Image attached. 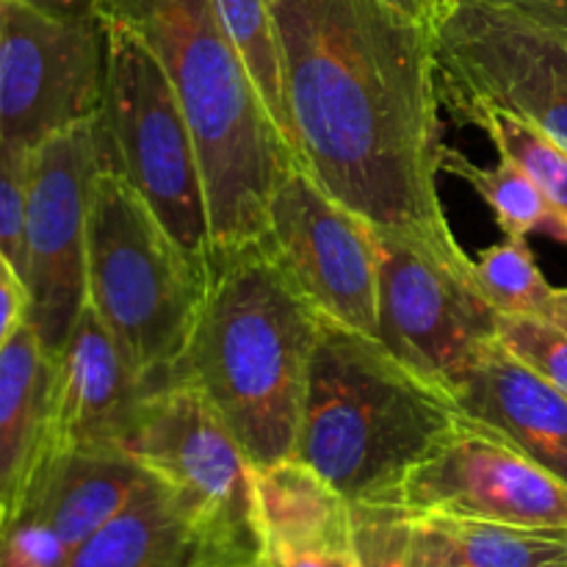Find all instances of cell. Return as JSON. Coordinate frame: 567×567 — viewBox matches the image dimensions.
Wrapping results in <instances>:
<instances>
[{"mask_svg":"<svg viewBox=\"0 0 567 567\" xmlns=\"http://www.w3.org/2000/svg\"><path fill=\"white\" fill-rule=\"evenodd\" d=\"M299 166L388 230L457 244L443 175L435 33L382 0H271Z\"/></svg>","mask_w":567,"mask_h":567,"instance_id":"1","label":"cell"},{"mask_svg":"<svg viewBox=\"0 0 567 567\" xmlns=\"http://www.w3.org/2000/svg\"><path fill=\"white\" fill-rule=\"evenodd\" d=\"M321 321L260 238L210 255L175 377L205 393L255 468L293 457Z\"/></svg>","mask_w":567,"mask_h":567,"instance_id":"2","label":"cell"},{"mask_svg":"<svg viewBox=\"0 0 567 567\" xmlns=\"http://www.w3.org/2000/svg\"><path fill=\"white\" fill-rule=\"evenodd\" d=\"M100 17L144 39L197 142L216 249L258 241L277 183L297 166L214 0H100Z\"/></svg>","mask_w":567,"mask_h":567,"instance_id":"3","label":"cell"},{"mask_svg":"<svg viewBox=\"0 0 567 567\" xmlns=\"http://www.w3.org/2000/svg\"><path fill=\"white\" fill-rule=\"evenodd\" d=\"M460 426L446 388L377 338L321 321L293 457L349 504H396L410 471Z\"/></svg>","mask_w":567,"mask_h":567,"instance_id":"4","label":"cell"},{"mask_svg":"<svg viewBox=\"0 0 567 567\" xmlns=\"http://www.w3.org/2000/svg\"><path fill=\"white\" fill-rule=\"evenodd\" d=\"M205 275L105 161L89 210L86 305L150 388L175 380Z\"/></svg>","mask_w":567,"mask_h":567,"instance_id":"5","label":"cell"},{"mask_svg":"<svg viewBox=\"0 0 567 567\" xmlns=\"http://www.w3.org/2000/svg\"><path fill=\"white\" fill-rule=\"evenodd\" d=\"M109 37L103 122L109 166L153 208L177 247L208 269L214 255L197 142L169 75L142 37L100 17Z\"/></svg>","mask_w":567,"mask_h":567,"instance_id":"6","label":"cell"},{"mask_svg":"<svg viewBox=\"0 0 567 567\" xmlns=\"http://www.w3.org/2000/svg\"><path fill=\"white\" fill-rule=\"evenodd\" d=\"M125 452L175 496L205 559L260 557L255 465L188 380L150 388Z\"/></svg>","mask_w":567,"mask_h":567,"instance_id":"7","label":"cell"},{"mask_svg":"<svg viewBox=\"0 0 567 567\" xmlns=\"http://www.w3.org/2000/svg\"><path fill=\"white\" fill-rule=\"evenodd\" d=\"M441 103L454 120L502 109L567 150V37L498 0H452L435 28Z\"/></svg>","mask_w":567,"mask_h":567,"instance_id":"8","label":"cell"},{"mask_svg":"<svg viewBox=\"0 0 567 567\" xmlns=\"http://www.w3.org/2000/svg\"><path fill=\"white\" fill-rule=\"evenodd\" d=\"M380 341L399 360L454 391L476 354L496 341V310L474 282V258L457 244L377 227Z\"/></svg>","mask_w":567,"mask_h":567,"instance_id":"9","label":"cell"},{"mask_svg":"<svg viewBox=\"0 0 567 567\" xmlns=\"http://www.w3.org/2000/svg\"><path fill=\"white\" fill-rule=\"evenodd\" d=\"M109 161L103 122L44 138L28 158L25 255L28 324L44 352L59 358L86 308L89 210L94 181Z\"/></svg>","mask_w":567,"mask_h":567,"instance_id":"10","label":"cell"},{"mask_svg":"<svg viewBox=\"0 0 567 567\" xmlns=\"http://www.w3.org/2000/svg\"><path fill=\"white\" fill-rule=\"evenodd\" d=\"M109 37L100 14L55 17L0 3V144L33 150L97 120L105 100Z\"/></svg>","mask_w":567,"mask_h":567,"instance_id":"11","label":"cell"},{"mask_svg":"<svg viewBox=\"0 0 567 567\" xmlns=\"http://www.w3.org/2000/svg\"><path fill=\"white\" fill-rule=\"evenodd\" d=\"M266 252L327 321L380 341L377 227L291 166L266 210Z\"/></svg>","mask_w":567,"mask_h":567,"instance_id":"12","label":"cell"},{"mask_svg":"<svg viewBox=\"0 0 567 567\" xmlns=\"http://www.w3.org/2000/svg\"><path fill=\"white\" fill-rule=\"evenodd\" d=\"M396 504L426 518L567 529L565 482L465 419L410 471Z\"/></svg>","mask_w":567,"mask_h":567,"instance_id":"13","label":"cell"},{"mask_svg":"<svg viewBox=\"0 0 567 567\" xmlns=\"http://www.w3.org/2000/svg\"><path fill=\"white\" fill-rule=\"evenodd\" d=\"M147 393V382L86 305L55 358L50 454H127V437Z\"/></svg>","mask_w":567,"mask_h":567,"instance_id":"14","label":"cell"},{"mask_svg":"<svg viewBox=\"0 0 567 567\" xmlns=\"http://www.w3.org/2000/svg\"><path fill=\"white\" fill-rule=\"evenodd\" d=\"M452 396L471 426L509 443L567 485V396L498 338L476 354Z\"/></svg>","mask_w":567,"mask_h":567,"instance_id":"15","label":"cell"},{"mask_svg":"<svg viewBox=\"0 0 567 567\" xmlns=\"http://www.w3.org/2000/svg\"><path fill=\"white\" fill-rule=\"evenodd\" d=\"M147 476L131 454H50L11 520L44 526L75 554L131 502Z\"/></svg>","mask_w":567,"mask_h":567,"instance_id":"16","label":"cell"},{"mask_svg":"<svg viewBox=\"0 0 567 567\" xmlns=\"http://www.w3.org/2000/svg\"><path fill=\"white\" fill-rule=\"evenodd\" d=\"M55 358L22 324L0 349V509L9 524L50 457Z\"/></svg>","mask_w":567,"mask_h":567,"instance_id":"17","label":"cell"},{"mask_svg":"<svg viewBox=\"0 0 567 567\" xmlns=\"http://www.w3.org/2000/svg\"><path fill=\"white\" fill-rule=\"evenodd\" d=\"M199 540L175 496L147 476L131 502L75 548L66 567H197Z\"/></svg>","mask_w":567,"mask_h":567,"instance_id":"18","label":"cell"},{"mask_svg":"<svg viewBox=\"0 0 567 567\" xmlns=\"http://www.w3.org/2000/svg\"><path fill=\"white\" fill-rule=\"evenodd\" d=\"M260 546L352 532V504L299 457L255 468Z\"/></svg>","mask_w":567,"mask_h":567,"instance_id":"19","label":"cell"},{"mask_svg":"<svg viewBox=\"0 0 567 567\" xmlns=\"http://www.w3.org/2000/svg\"><path fill=\"white\" fill-rule=\"evenodd\" d=\"M441 169L468 183L485 199L487 208L493 210V219L502 227L504 238H526L543 230L563 241V230H559L551 205L546 203L535 181L515 161L498 155L496 164L482 166L446 144Z\"/></svg>","mask_w":567,"mask_h":567,"instance_id":"20","label":"cell"},{"mask_svg":"<svg viewBox=\"0 0 567 567\" xmlns=\"http://www.w3.org/2000/svg\"><path fill=\"white\" fill-rule=\"evenodd\" d=\"M426 520L468 567H567V529L460 518Z\"/></svg>","mask_w":567,"mask_h":567,"instance_id":"21","label":"cell"},{"mask_svg":"<svg viewBox=\"0 0 567 567\" xmlns=\"http://www.w3.org/2000/svg\"><path fill=\"white\" fill-rule=\"evenodd\" d=\"M214 6L233 48L238 50L260 97H264L271 122L297 155L291 120H288L286 89H282V59L271 0H214Z\"/></svg>","mask_w":567,"mask_h":567,"instance_id":"22","label":"cell"},{"mask_svg":"<svg viewBox=\"0 0 567 567\" xmlns=\"http://www.w3.org/2000/svg\"><path fill=\"white\" fill-rule=\"evenodd\" d=\"M460 122L480 127L498 155L515 161L535 181L546 203L551 205L567 244V150L540 127L502 109H474L460 116Z\"/></svg>","mask_w":567,"mask_h":567,"instance_id":"23","label":"cell"},{"mask_svg":"<svg viewBox=\"0 0 567 567\" xmlns=\"http://www.w3.org/2000/svg\"><path fill=\"white\" fill-rule=\"evenodd\" d=\"M474 282L485 302L504 316H551L557 288L546 280L526 238H504L474 258Z\"/></svg>","mask_w":567,"mask_h":567,"instance_id":"24","label":"cell"},{"mask_svg":"<svg viewBox=\"0 0 567 567\" xmlns=\"http://www.w3.org/2000/svg\"><path fill=\"white\" fill-rule=\"evenodd\" d=\"M360 567H421L419 515L402 504H352Z\"/></svg>","mask_w":567,"mask_h":567,"instance_id":"25","label":"cell"},{"mask_svg":"<svg viewBox=\"0 0 567 567\" xmlns=\"http://www.w3.org/2000/svg\"><path fill=\"white\" fill-rule=\"evenodd\" d=\"M496 338L567 396V332L537 316H496Z\"/></svg>","mask_w":567,"mask_h":567,"instance_id":"26","label":"cell"},{"mask_svg":"<svg viewBox=\"0 0 567 567\" xmlns=\"http://www.w3.org/2000/svg\"><path fill=\"white\" fill-rule=\"evenodd\" d=\"M28 158L31 150L0 144V247L22 275L25 255V203Z\"/></svg>","mask_w":567,"mask_h":567,"instance_id":"27","label":"cell"},{"mask_svg":"<svg viewBox=\"0 0 567 567\" xmlns=\"http://www.w3.org/2000/svg\"><path fill=\"white\" fill-rule=\"evenodd\" d=\"M72 554L44 526L9 520L0 526V567H66Z\"/></svg>","mask_w":567,"mask_h":567,"instance_id":"28","label":"cell"},{"mask_svg":"<svg viewBox=\"0 0 567 567\" xmlns=\"http://www.w3.org/2000/svg\"><path fill=\"white\" fill-rule=\"evenodd\" d=\"M266 567H360L354 551V529L308 543H264Z\"/></svg>","mask_w":567,"mask_h":567,"instance_id":"29","label":"cell"},{"mask_svg":"<svg viewBox=\"0 0 567 567\" xmlns=\"http://www.w3.org/2000/svg\"><path fill=\"white\" fill-rule=\"evenodd\" d=\"M28 305L31 302H28L25 280L0 247V349L28 321Z\"/></svg>","mask_w":567,"mask_h":567,"instance_id":"30","label":"cell"},{"mask_svg":"<svg viewBox=\"0 0 567 567\" xmlns=\"http://www.w3.org/2000/svg\"><path fill=\"white\" fill-rule=\"evenodd\" d=\"M419 535H421V567H468L457 554L452 551L441 532L419 515Z\"/></svg>","mask_w":567,"mask_h":567,"instance_id":"31","label":"cell"},{"mask_svg":"<svg viewBox=\"0 0 567 567\" xmlns=\"http://www.w3.org/2000/svg\"><path fill=\"white\" fill-rule=\"evenodd\" d=\"M498 3L513 6L520 14L567 37V0H498Z\"/></svg>","mask_w":567,"mask_h":567,"instance_id":"32","label":"cell"},{"mask_svg":"<svg viewBox=\"0 0 567 567\" xmlns=\"http://www.w3.org/2000/svg\"><path fill=\"white\" fill-rule=\"evenodd\" d=\"M382 3H388L393 11H399V14H404L408 20L419 22L426 31L435 33V28L441 25V20L446 17L452 0H382Z\"/></svg>","mask_w":567,"mask_h":567,"instance_id":"33","label":"cell"},{"mask_svg":"<svg viewBox=\"0 0 567 567\" xmlns=\"http://www.w3.org/2000/svg\"><path fill=\"white\" fill-rule=\"evenodd\" d=\"M22 6L44 11V14L55 17H83L94 14V0H17Z\"/></svg>","mask_w":567,"mask_h":567,"instance_id":"34","label":"cell"},{"mask_svg":"<svg viewBox=\"0 0 567 567\" xmlns=\"http://www.w3.org/2000/svg\"><path fill=\"white\" fill-rule=\"evenodd\" d=\"M548 321H554V324L563 327L567 332V288H557V293H554V305H551V316H548Z\"/></svg>","mask_w":567,"mask_h":567,"instance_id":"35","label":"cell"},{"mask_svg":"<svg viewBox=\"0 0 567 567\" xmlns=\"http://www.w3.org/2000/svg\"><path fill=\"white\" fill-rule=\"evenodd\" d=\"M197 567H266L264 557H233V559H205Z\"/></svg>","mask_w":567,"mask_h":567,"instance_id":"36","label":"cell"},{"mask_svg":"<svg viewBox=\"0 0 567 567\" xmlns=\"http://www.w3.org/2000/svg\"><path fill=\"white\" fill-rule=\"evenodd\" d=\"M0 526H3V509H0Z\"/></svg>","mask_w":567,"mask_h":567,"instance_id":"37","label":"cell"},{"mask_svg":"<svg viewBox=\"0 0 567 567\" xmlns=\"http://www.w3.org/2000/svg\"><path fill=\"white\" fill-rule=\"evenodd\" d=\"M94 3H100V0H94Z\"/></svg>","mask_w":567,"mask_h":567,"instance_id":"38","label":"cell"},{"mask_svg":"<svg viewBox=\"0 0 567 567\" xmlns=\"http://www.w3.org/2000/svg\"><path fill=\"white\" fill-rule=\"evenodd\" d=\"M0 3H3V0H0Z\"/></svg>","mask_w":567,"mask_h":567,"instance_id":"39","label":"cell"}]
</instances>
